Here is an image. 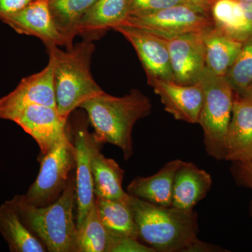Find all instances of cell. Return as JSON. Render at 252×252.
<instances>
[{
    "instance_id": "30bf717a",
    "label": "cell",
    "mask_w": 252,
    "mask_h": 252,
    "mask_svg": "<svg viewBox=\"0 0 252 252\" xmlns=\"http://www.w3.org/2000/svg\"><path fill=\"white\" fill-rule=\"evenodd\" d=\"M203 33H188L167 40L174 81L177 84L190 86L200 83L207 67Z\"/></svg>"
},
{
    "instance_id": "d6986e66",
    "label": "cell",
    "mask_w": 252,
    "mask_h": 252,
    "mask_svg": "<svg viewBox=\"0 0 252 252\" xmlns=\"http://www.w3.org/2000/svg\"><path fill=\"white\" fill-rule=\"evenodd\" d=\"M0 233L12 252H45V245L28 229L11 200L0 206Z\"/></svg>"
},
{
    "instance_id": "277c9868",
    "label": "cell",
    "mask_w": 252,
    "mask_h": 252,
    "mask_svg": "<svg viewBox=\"0 0 252 252\" xmlns=\"http://www.w3.org/2000/svg\"><path fill=\"white\" fill-rule=\"evenodd\" d=\"M76 200L75 176L71 173L62 195L51 205L36 207L24 195H16L11 201L24 224L47 252H77V228L73 215Z\"/></svg>"
},
{
    "instance_id": "cb8c5ba5",
    "label": "cell",
    "mask_w": 252,
    "mask_h": 252,
    "mask_svg": "<svg viewBox=\"0 0 252 252\" xmlns=\"http://www.w3.org/2000/svg\"><path fill=\"white\" fill-rule=\"evenodd\" d=\"M97 0H49L50 12L55 26L65 41L67 49H72L81 18Z\"/></svg>"
},
{
    "instance_id": "d4e9b609",
    "label": "cell",
    "mask_w": 252,
    "mask_h": 252,
    "mask_svg": "<svg viewBox=\"0 0 252 252\" xmlns=\"http://www.w3.org/2000/svg\"><path fill=\"white\" fill-rule=\"evenodd\" d=\"M108 232L99 217L95 199L82 224L77 228V252H107Z\"/></svg>"
},
{
    "instance_id": "3957f363",
    "label": "cell",
    "mask_w": 252,
    "mask_h": 252,
    "mask_svg": "<svg viewBox=\"0 0 252 252\" xmlns=\"http://www.w3.org/2000/svg\"><path fill=\"white\" fill-rule=\"evenodd\" d=\"M46 49L54 64L56 108L61 117L67 121L71 113L81 104L104 92L91 73L95 46L94 41L84 39L66 51L57 46Z\"/></svg>"
},
{
    "instance_id": "4dcf8cb0",
    "label": "cell",
    "mask_w": 252,
    "mask_h": 252,
    "mask_svg": "<svg viewBox=\"0 0 252 252\" xmlns=\"http://www.w3.org/2000/svg\"><path fill=\"white\" fill-rule=\"evenodd\" d=\"M182 1H183L184 4L190 5L210 13V8L215 0H182Z\"/></svg>"
},
{
    "instance_id": "4fadbf2b",
    "label": "cell",
    "mask_w": 252,
    "mask_h": 252,
    "mask_svg": "<svg viewBox=\"0 0 252 252\" xmlns=\"http://www.w3.org/2000/svg\"><path fill=\"white\" fill-rule=\"evenodd\" d=\"M1 22L20 34L35 36L46 48L51 46H65L55 26L50 12L49 0H34L21 11L4 18Z\"/></svg>"
},
{
    "instance_id": "836d02e7",
    "label": "cell",
    "mask_w": 252,
    "mask_h": 252,
    "mask_svg": "<svg viewBox=\"0 0 252 252\" xmlns=\"http://www.w3.org/2000/svg\"><path fill=\"white\" fill-rule=\"evenodd\" d=\"M247 1H252V0H247Z\"/></svg>"
},
{
    "instance_id": "484cf974",
    "label": "cell",
    "mask_w": 252,
    "mask_h": 252,
    "mask_svg": "<svg viewBox=\"0 0 252 252\" xmlns=\"http://www.w3.org/2000/svg\"><path fill=\"white\" fill-rule=\"evenodd\" d=\"M233 91L243 94L252 84V37L244 41L243 48L225 76Z\"/></svg>"
},
{
    "instance_id": "4316f807",
    "label": "cell",
    "mask_w": 252,
    "mask_h": 252,
    "mask_svg": "<svg viewBox=\"0 0 252 252\" xmlns=\"http://www.w3.org/2000/svg\"><path fill=\"white\" fill-rule=\"evenodd\" d=\"M107 252H156L148 245H144L138 239L126 235L111 234L108 233Z\"/></svg>"
},
{
    "instance_id": "d6a6232c",
    "label": "cell",
    "mask_w": 252,
    "mask_h": 252,
    "mask_svg": "<svg viewBox=\"0 0 252 252\" xmlns=\"http://www.w3.org/2000/svg\"><path fill=\"white\" fill-rule=\"evenodd\" d=\"M245 98L248 99L252 103V84L247 89L243 94H240Z\"/></svg>"
},
{
    "instance_id": "52a82bcc",
    "label": "cell",
    "mask_w": 252,
    "mask_h": 252,
    "mask_svg": "<svg viewBox=\"0 0 252 252\" xmlns=\"http://www.w3.org/2000/svg\"><path fill=\"white\" fill-rule=\"evenodd\" d=\"M122 25L140 28L166 40L214 27L210 13L186 4L148 14L130 15Z\"/></svg>"
},
{
    "instance_id": "5bb4252c",
    "label": "cell",
    "mask_w": 252,
    "mask_h": 252,
    "mask_svg": "<svg viewBox=\"0 0 252 252\" xmlns=\"http://www.w3.org/2000/svg\"><path fill=\"white\" fill-rule=\"evenodd\" d=\"M148 84L160 97L165 110L176 120L198 124L203 102V91L200 83L184 86L175 81L154 79L148 81Z\"/></svg>"
},
{
    "instance_id": "f546056e",
    "label": "cell",
    "mask_w": 252,
    "mask_h": 252,
    "mask_svg": "<svg viewBox=\"0 0 252 252\" xmlns=\"http://www.w3.org/2000/svg\"><path fill=\"white\" fill-rule=\"evenodd\" d=\"M239 175L244 183L252 190V160L239 162Z\"/></svg>"
},
{
    "instance_id": "603a6c76",
    "label": "cell",
    "mask_w": 252,
    "mask_h": 252,
    "mask_svg": "<svg viewBox=\"0 0 252 252\" xmlns=\"http://www.w3.org/2000/svg\"><path fill=\"white\" fill-rule=\"evenodd\" d=\"M95 203L101 220L109 233L126 235L139 240L129 194L126 198L119 199L95 197Z\"/></svg>"
},
{
    "instance_id": "83f0119b",
    "label": "cell",
    "mask_w": 252,
    "mask_h": 252,
    "mask_svg": "<svg viewBox=\"0 0 252 252\" xmlns=\"http://www.w3.org/2000/svg\"><path fill=\"white\" fill-rule=\"evenodd\" d=\"M180 4H184L182 0H128V16L148 14Z\"/></svg>"
},
{
    "instance_id": "5b68a950",
    "label": "cell",
    "mask_w": 252,
    "mask_h": 252,
    "mask_svg": "<svg viewBox=\"0 0 252 252\" xmlns=\"http://www.w3.org/2000/svg\"><path fill=\"white\" fill-rule=\"evenodd\" d=\"M203 102L198 124L203 128L207 154L216 160H224L227 132L231 119L234 91L225 77L206 69L200 81Z\"/></svg>"
},
{
    "instance_id": "6da1fadb",
    "label": "cell",
    "mask_w": 252,
    "mask_h": 252,
    "mask_svg": "<svg viewBox=\"0 0 252 252\" xmlns=\"http://www.w3.org/2000/svg\"><path fill=\"white\" fill-rule=\"evenodd\" d=\"M139 240L160 252H215L199 240L198 215L193 210L162 207L129 195Z\"/></svg>"
},
{
    "instance_id": "9c48e42d",
    "label": "cell",
    "mask_w": 252,
    "mask_h": 252,
    "mask_svg": "<svg viewBox=\"0 0 252 252\" xmlns=\"http://www.w3.org/2000/svg\"><path fill=\"white\" fill-rule=\"evenodd\" d=\"M132 44L146 73L147 81H174L167 40L132 26L121 25L114 28Z\"/></svg>"
},
{
    "instance_id": "7c38bea8",
    "label": "cell",
    "mask_w": 252,
    "mask_h": 252,
    "mask_svg": "<svg viewBox=\"0 0 252 252\" xmlns=\"http://www.w3.org/2000/svg\"><path fill=\"white\" fill-rule=\"evenodd\" d=\"M76 151V194H77V228H79L94 203V180L91 170V157L94 148L100 144L94 140L86 124L76 127L74 135Z\"/></svg>"
},
{
    "instance_id": "8992f818",
    "label": "cell",
    "mask_w": 252,
    "mask_h": 252,
    "mask_svg": "<svg viewBox=\"0 0 252 252\" xmlns=\"http://www.w3.org/2000/svg\"><path fill=\"white\" fill-rule=\"evenodd\" d=\"M40 170L25 198L36 207L54 203L67 187L76 167V151L67 132L40 158Z\"/></svg>"
},
{
    "instance_id": "1f68e13d",
    "label": "cell",
    "mask_w": 252,
    "mask_h": 252,
    "mask_svg": "<svg viewBox=\"0 0 252 252\" xmlns=\"http://www.w3.org/2000/svg\"><path fill=\"white\" fill-rule=\"evenodd\" d=\"M245 12V16L252 28V1L239 0Z\"/></svg>"
},
{
    "instance_id": "7402d4cb",
    "label": "cell",
    "mask_w": 252,
    "mask_h": 252,
    "mask_svg": "<svg viewBox=\"0 0 252 252\" xmlns=\"http://www.w3.org/2000/svg\"><path fill=\"white\" fill-rule=\"evenodd\" d=\"M210 15L214 28L225 35L243 42L252 37V28L239 0H215Z\"/></svg>"
},
{
    "instance_id": "8fae6325",
    "label": "cell",
    "mask_w": 252,
    "mask_h": 252,
    "mask_svg": "<svg viewBox=\"0 0 252 252\" xmlns=\"http://www.w3.org/2000/svg\"><path fill=\"white\" fill-rule=\"evenodd\" d=\"M56 108L54 85V64L49 63L40 72L23 78L14 91L0 99V119L18 109L33 105Z\"/></svg>"
},
{
    "instance_id": "44dd1931",
    "label": "cell",
    "mask_w": 252,
    "mask_h": 252,
    "mask_svg": "<svg viewBox=\"0 0 252 252\" xmlns=\"http://www.w3.org/2000/svg\"><path fill=\"white\" fill-rule=\"evenodd\" d=\"M91 170L94 196L104 199L124 198L127 193L122 187L124 170L114 159L104 157L100 145L94 148L91 157Z\"/></svg>"
},
{
    "instance_id": "9a60e30c",
    "label": "cell",
    "mask_w": 252,
    "mask_h": 252,
    "mask_svg": "<svg viewBox=\"0 0 252 252\" xmlns=\"http://www.w3.org/2000/svg\"><path fill=\"white\" fill-rule=\"evenodd\" d=\"M224 160L238 162L252 160V103L241 95L234 96L225 138Z\"/></svg>"
},
{
    "instance_id": "7a4b0ae2",
    "label": "cell",
    "mask_w": 252,
    "mask_h": 252,
    "mask_svg": "<svg viewBox=\"0 0 252 252\" xmlns=\"http://www.w3.org/2000/svg\"><path fill=\"white\" fill-rule=\"evenodd\" d=\"M152 103L145 94L132 89L122 97L104 92L88 99L79 108L87 113L97 143L110 144L122 151L126 160L133 154L132 133L136 123L152 112Z\"/></svg>"
},
{
    "instance_id": "ac0fdd59",
    "label": "cell",
    "mask_w": 252,
    "mask_h": 252,
    "mask_svg": "<svg viewBox=\"0 0 252 252\" xmlns=\"http://www.w3.org/2000/svg\"><path fill=\"white\" fill-rule=\"evenodd\" d=\"M182 162L171 160L153 175L136 177L127 186V194L154 205L172 206L174 179Z\"/></svg>"
},
{
    "instance_id": "2e32d148",
    "label": "cell",
    "mask_w": 252,
    "mask_h": 252,
    "mask_svg": "<svg viewBox=\"0 0 252 252\" xmlns=\"http://www.w3.org/2000/svg\"><path fill=\"white\" fill-rule=\"evenodd\" d=\"M211 175L192 162H182L176 172L172 190V206L193 210L212 188Z\"/></svg>"
},
{
    "instance_id": "ffe728a7",
    "label": "cell",
    "mask_w": 252,
    "mask_h": 252,
    "mask_svg": "<svg viewBox=\"0 0 252 252\" xmlns=\"http://www.w3.org/2000/svg\"><path fill=\"white\" fill-rule=\"evenodd\" d=\"M206 66L217 76L225 77L243 48V41L225 35L215 28L203 33Z\"/></svg>"
},
{
    "instance_id": "e0dca14e",
    "label": "cell",
    "mask_w": 252,
    "mask_h": 252,
    "mask_svg": "<svg viewBox=\"0 0 252 252\" xmlns=\"http://www.w3.org/2000/svg\"><path fill=\"white\" fill-rule=\"evenodd\" d=\"M128 16V0H97L81 18L78 35L94 41Z\"/></svg>"
},
{
    "instance_id": "ba28073f",
    "label": "cell",
    "mask_w": 252,
    "mask_h": 252,
    "mask_svg": "<svg viewBox=\"0 0 252 252\" xmlns=\"http://www.w3.org/2000/svg\"><path fill=\"white\" fill-rule=\"evenodd\" d=\"M4 120L16 123L29 134L39 146L41 157L67 132V121L61 117L57 108L49 106H26L10 113Z\"/></svg>"
},
{
    "instance_id": "f1b7e54d",
    "label": "cell",
    "mask_w": 252,
    "mask_h": 252,
    "mask_svg": "<svg viewBox=\"0 0 252 252\" xmlns=\"http://www.w3.org/2000/svg\"><path fill=\"white\" fill-rule=\"evenodd\" d=\"M34 0H0V21L16 14Z\"/></svg>"
}]
</instances>
